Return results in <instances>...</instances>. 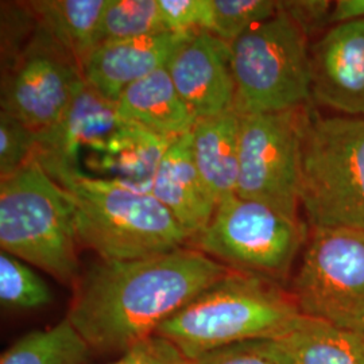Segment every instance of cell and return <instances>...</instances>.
Instances as JSON below:
<instances>
[{
	"instance_id": "9",
	"label": "cell",
	"mask_w": 364,
	"mask_h": 364,
	"mask_svg": "<svg viewBox=\"0 0 364 364\" xmlns=\"http://www.w3.org/2000/svg\"><path fill=\"white\" fill-rule=\"evenodd\" d=\"M308 107L240 117L236 195L299 219L301 149Z\"/></svg>"
},
{
	"instance_id": "8",
	"label": "cell",
	"mask_w": 364,
	"mask_h": 364,
	"mask_svg": "<svg viewBox=\"0 0 364 364\" xmlns=\"http://www.w3.org/2000/svg\"><path fill=\"white\" fill-rule=\"evenodd\" d=\"M304 316L364 332V231L311 228L289 289Z\"/></svg>"
},
{
	"instance_id": "25",
	"label": "cell",
	"mask_w": 364,
	"mask_h": 364,
	"mask_svg": "<svg viewBox=\"0 0 364 364\" xmlns=\"http://www.w3.org/2000/svg\"><path fill=\"white\" fill-rule=\"evenodd\" d=\"M193 364H293L282 338H252L207 352Z\"/></svg>"
},
{
	"instance_id": "10",
	"label": "cell",
	"mask_w": 364,
	"mask_h": 364,
	"mask_svg": "<svg viewBox=\"0 0 364 364\" xmlns=\"http://www.w3.org/2000/svg\"><path fill=\"white\" fill-rule=\"evenodd\" d=\"M84 84L77 63L38 26L13 64L1 70V111L41 134L61 119Z\"/></svg>"
},
{
	"instance_id": "16",
	"label": "cell",
	"mask_w": 364,
	"mask_h": 364,
	"mask_svg": "<svg viewBox=\"0 0 364 364\" xmlns=\"http://www.w3.org/2000/svg\"><path fill=\"white\" fill-rule=\"evenodd\" d=\"M115 105L123 122L169 139L189 134L197 122L166 68L131 84L120 93Z\"/></svg>"
},
{
	"instance_id": "13",
	"label": "cell",
	"mask_w": 364,
	"mask_h": 364,
	"mask_svg": "<svg viewBox=\"0 0 364 364\" xmlns=\"http://www.w3.org/2000/svg\"><path fill=\"white\" fill-rule=\"evenodd\" d=\"M115 102L87 82L52 129L38 134L36 159L46 166L80 168L82 150L95 153L122 126Z\"/></svg>"
},
{
	"instance_id": "1",
	"label": "cell",
	"mask_w": 364,
	"mask_h": 364,
	"mask_svg": "<svg viewBox=\"0 0 364 364\" xmlns=\"http://www.w3.org/2000/svg\"><path fill=\"white\" fill-rule=\"evenodd\" d=\"M230 272L191 246L142 259L96 260L80 274L66 318L92 351L122 355Z\"/></svg>"
},
{
	"instance_id": "24",
	"label": "cell",
	"mask_w": 364,
	"mask_h": 364,
	"mask_svg": "<svg viewBox=\"0 0 364 364\" xmlns=\"http://www.w3.org/2000/svg\"><path fill=\"white\" fill-rule=\"evenodd\" d=\"M277 13L278 1L274 0H212L209 33L232 45Z\"/></svg>"
},
{
	"instance_id": "26",
	"label": "cell",
	"mask_w": 364,
	"mask_h": 364,
	"mask_svg": "<svg viewBox=\"0 0 364 364\" xmlns=\"http://www.w3.org/2000/svg\"><path fill=\"white\" fill-rule=\"evenodd\" d=\"M38 134L11 114L0 112V180L34 159Z\"/></svg>"
},
{
	"instance_id": "17",
	"label": "cell",
	"mask_w": 364,
	"mask_h": 364,
	"mask_svg": "<svg viewBox=\"0 0 364 364\" xmlns=\"http://www.w3.org/2000/svg\"><path fill=\"white\" fill-rule=\"evenodd\" d=\"M191 135L198 174L218 207L221 201L236 195L237 189L240 115L230 111L198 119Z\"/></svg>"
},
{
	"instance_id": "23",
	"label": "cell",
	"mask_w": 364,
	"mask_h": 364,
	"mask_svg": "<svg viewBox=\"0 0 364 364\" xmlns=\"http://www.w3.org/2000/svg\"><path fill=\"white\" fill-rule=\"evenodd\" d=\"M52 289L26 262L1 251L0 302L7 311H33L49 305Z\"/></svg>"
},
{
	"instance_id": "27",
	"label": "cell",
	"mask_w": 364,
	"mask_h": 364,
	"mask_svg": "<svg viewBox=\"0 0 364 364\" xmlns=\"http://www.w3.org/2000/svg\"><path fill=\"white\" fill-rule=\"evenodd\" d=\"M38 26L27 1L1 3V70L13 64Z\"/></svg>"
},
{
	"instance_id": "30",
	"label": "cell",
	"mask_w": 364,
	"mask_h": 364,
	"mask_svg": "<svg viewBox=\"0 0 364 364\" xmlns=\"http://www.w3.org/2000/svg\"><path fill=\"white\" fill-rule=\"evenodd\" d=\"M278 4L279 10L287 14L308 39L321 36L331 27L333 3L328 0H287L278 1Z\"/></svg>"
},
{
	"instance_id": "14",
	"label": "cell",
	"mask_w": 364,
	"mask_h": 364,
	"mask_svg": "<svg viewBox=\"0 0 364 364\" xmlns=\"http://www.w3.org/2000/svg\"><path fill=\"white\" fill-rule=\"evenodd\" d=\"M193 34L164 31L100 45L82 65V76L95 91L115 102L131 84L166 68L174 53Z\"/></svg>"
},
{
	"instance_id": "19",
	"label": "cell",
	"mask_w": 364,
	"mask_h": 364,
	"mask_svg": "<svg viewBox=\"0 0 364 364\" xmlns=\"http://www.w3.org/2000/svg\"><path fill=\"white\" fill-rule=\"evenodd\" d=\"M108 0L27 1L42 27L82 69L97 49L102 15Z\"/></svg>"
},
{
	"instance_id": "3",
	"label": "cell",
	"mask_w": 364,
	"mask_h": 364,
	"mask_svg": "<svg viewBox=\"0 0 364 364\" xmlns=\"http://www.w3.org/2000/svg\"><path fill=\"white\" fill-rule=\"evenodd\" d=\"M301 316L284 285L231 270L174 313L156 335L195 360L239 341L285 338Z\"/></svg>"
},
{
	"instance_id": "31",
	"label": "cell",
	"mask_w": 364,
	"mask_h": 364,
	"mask_svg": "<svg viewBox=\"0 0 364 364\" xmlns=\"http://www.w3.org/2000/svg\"><path fill=\"white\" fill-rule=\"evenodd\" d=\"M356 19H364V0H338L333 3L331 26Z\"/></svg>"
},
{
	"instance_id": "6",
	"label": "cell",
	"mask_w": 364,
	"mask_h": 364,
	"mask_svg": "<svg viewBox=\"0 0 364 364\" xmlns=\"http://www.w3.org/2000/svg\"><path fill=\"white\" fill-rule=\"evenodd\" d=\"M234 109L275 114L312 103L309 39L287 14L250 30L231 45Z\"/></svg>"
},
{
	"instance_id": "29",
	"label": "cell",
	"mask_w": 364,
	"mask_h": 364,
	"mask_svg": "<svg viewBox=\"0 0 364 364\" xmlns=\"http://www.w3.org/2000/svg\"><path fill=\"white\" fill-rule=\"evenodd\" d=\"M108 364H193L170 340L153 335L132 346Z\"/></svg>"
},
{
	"instance_id": "22",
	"label": "cell",
	"mask_w": 364,
	"mask_h": 364,
	"mask_svg": "<svg viewBox=\"0 0 364 364\" xmlns=\"http://www.w3.org/2000/svg\"><path fill=\"white\" fill-rule=\"evenodd\" d=\"M169 31L158 0H108L102 15L97 48L105 43Z\"/></svg>"
},
{
	"instance_id": "28",
	"label": "cell",
	"mask_w": 364,
	"mask_h": 364,
	"mask_svg": "<svg viewBox=\"0 0 364 364\" xmlns=\"http://www.w3.org/2000/svg\"><path fill=\"white\" fill-rule=\"evenodd\" d=\"M158 4L169 31L192 34L210 30L212 0H158Z\"/></svg>"
},
{
	"instance_id": "11",
	"label": "cell",
	"mask_w": 364,
	"mask_h": 364,
	"mask_svg": "<svg viewBox=\"0 0 364 364\" xmlns=\"http://www.w3.org/2000/svg\"><path fill=\"white\" fill-rule=\"evenodd\" d=\"M312 103L364 117V19L328 27L311 45Z\"/></svg>"
},
{
	"instance_id": "7",
	"label": "cell",
	"mask_w": 364,
	"mask_h": 364,
	"mask_svg": "<svg viewBox=\"0 0 364 364\" xmlns=\"http://www.w3.org/2000/svg\"><path fill=\"white\" fill-rule=\"evenodd\" d=\"M309 234L308 223L235 195L189 245L232 272L284 285Z\"/></svg>"
},
{
	"instance_id": "5",
	"label": "cell",
	"mask_w": 364,
	"mask_h": 364,
	"mask_svg": "<svg viewBox=\"0 0 364 364\" xmlns=\"http://www.w3.org/2000/svg\"><path fill=\"white\" fill-rule=\"evenodd\" d=\"M299 201L309 228L364 231V117H321L309 105Z\"/></svg>"
},
{
	"instance_id": "15",
	"label": "cell",
	"mask_w": 364,
	"mask_h": 364,
	"mask_svg": "<svg viewBox=\"0 0 364 364\" xmlns=\"http://www.w3.org/2000/svg\"><path fill=\"white\" fill-rule=\"evenodd\" d=\"M191 132L170 144L151 186V195L178 221L189 243L207 228L218 208L196 166Z\"/></svg>"
},
{
	"instance_id": "4",
	"label": "cell",
	"mask_w": 364,
	"mask_h": 364,
	"mask_svg": "<svg viewBox=\"0 0 364 364\" xmlns=\"http://www.w3.org/2000/svg\"><path fill=\"white\" fill-rule=\"evenodd\" d=\"M1 251L72 285L80 277L73 207L34 158L0 180Z\"/></svg>"
},
{
	"instance_id": "18",
	"label": "cell",
	"mask_w": 364,
	"mask_h": 364,
	"mask_svg": "<svg viewBox=\"0 0 364 364\" xmlns=\"http://www.w3.org/2000/svg\"><path fill=\"white\" fill-rule=\"evenodd\" d=\"M176 139L123 122L93 153V166L107 177L151 193L156 169Z\"/></svg>"
},
{
	"instance_id": "12",
	"label": "cell",
	"mask_w": 364,
	"mask_h": 364,
	"mask_svg": "<svg viewBox=\"0 0 364 364\" xmlns=\"http://www.w3.org/2000/svg\"><path fill=\"white\" fill-rule=\"evenodd\" d=\"M166 69L197 120L235 111L230 43L209 31L195 33L174 53Z\"/></svg>"
},
{
	"instance_id": "20",
	"label": "cell",
	"mask_w": 364,
	"mask_h": 364,
	"mask_svg": "<svg viewBox=\"0 0 364 364\" xmlns=\"http://www.w3.org/2000/svg\"><path fill=\"white\" fill-rule=\"evenodd\" d=\"M293 364H364V332L301 316L282 338Z\"/></svg>"
},
{
	"instance_id": "2",
	"label": "cell",
	"mask_w": 364,
	"mask_h": 364,
	"mask_svg": "<svg viewBox=\"0 0 364 364\" xmlns=\"http://www.w3.org/2000/svg\"><path fill=\"white\" fill-rule=\"evenodd\" d=\"M43 169L72 203L78 245L99 259H142L189 246L178 221L151 193L81 168Z\"/></svg>"
},
{
	"instance_id": "21",
	"label": "cell",
	"mask_w": 364,
	"mask_h": 364,
	"mask_svg": "<svg viewBox=\"0 0 364 364\" xmlns=\"http://www.w3.org/2000/svg\"><path fill=\"white\" fill-rule=\"evenodd\" d=\"M91 347L70 324L28 332L1 353L0 364H88Z\"/></svg>"
}]
</instances>
